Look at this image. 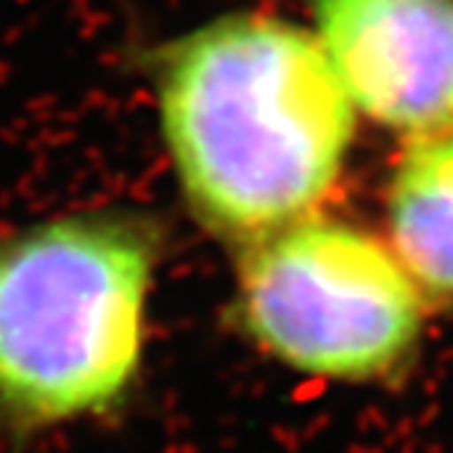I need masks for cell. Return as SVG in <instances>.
Segmentation results:
<instances>
[{"label":"cell","mask_w":453,"mask_h":453,"mask_svg":"<svg viewBox=\"0 0 453 453\" xmlns=\"http://www.w3.org/2000/svg\"><path fill=\"white\" fill-rule=\"evenodd\" d=\"M424 306L386 242L319 215L250 242L239 274L244 333L283 365L344 383L401 368Z\"/></svg>","instance_id":"obj_3"},{"label":"cell","mask_w":453,"mask_h":453,"mask_svg":"<svg viewBox=\"0 0 453 453\" xmlns=\"http://www.w3.org/2000/svg\"><path fill=\"white\" fill-rule=\"evenodd\" d=\"M312 35L353 110L412 139L453 130V0H315Z\"/></svg>","instance_id":"obj_4"},{"label":"cell","mask_w":453,"mask_h":453,"mask_svg":"<svg viewBox=\"0 0 453 453\" xmlns=\"http://www.w3.org/2000/svg\"><path fill=\"white\" fill-rule=\"evenodd\" d=\"M159 257L150 221L83 212L0 239V424L104 412L142 362Z\"/></svg>","instance_id":"obj_2"},{"label":"cell","mask_w":453,"mask_h":453,"mask_svg":"<svg viewBox=\"0 0 453 453\" xmlns=\"http://www.w3.org/2000/svg\"><path fill=\"white\" fill-rule=\"evenodd\" d=\"M159 121L195 215L248 244L315 215L353 142V104L315 35L268 15H226L177 42Z\"/></svg>","instance_id":"obj_1"},{"label":"cell","mask_w":453,"mask_h":453,"mask_svg":"<svg viewBox=\"0 0 453 453\" xmlns=\"http://www.w3.org/2000/svg\"><path fill=\"white\" fill-rule=\"evenodd\" d=\"M388 248L421 297L453 306V130L412 139L386 192Z\"/></svg>","instance_id":"obj_5"}]
</instances>
